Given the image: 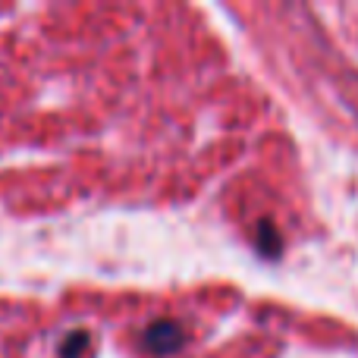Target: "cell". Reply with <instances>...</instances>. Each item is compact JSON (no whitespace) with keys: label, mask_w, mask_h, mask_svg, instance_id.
Here are the masks:
<instances>
[{"label":"cell","mask_w":358,"mask_h":358,"mask_svg":"<svg viewBox=\"0 0 358 358\" xmlns=\"http://www.w3.org/2000/svg\"><path fill=\"white\" fill-rule=\"evenodd\" d=\"M145 343H148L151 352L170 355V352H176V349L182 346V330H179L176 324H170V321H161V324H155V327H148Z\"/></svg>","instance_id":"1"},{"label":"cell","mask_w":358,"mask_h":358,"mask_svg":"<svg viewBox=\"0 0 358 358\" xmlns=\"http://www.w3.org/2000/svg\"><path fill=\"white\" fill-rule=\"evenodd\" d=\"M261 236H264L261 252H264V255H277L280 252V239H277V233L271 229V223H261Z\"/></svg>","instance_id":"2"}]
</instances>
